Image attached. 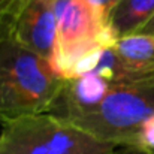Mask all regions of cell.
Returning <instances> with one entry per match:
<instances>
[{
	"mask_svg": "<svg viewBox=\"0 0 154 154\" xmlns=\"http://www.w3.org/2000/svg\"><path fill=\"white\" fill-rule=\"evenodd\" d=\"M154 114V73L111 84L102 102L58 115L93 138L117 147H136L144 121ZM52 115V114H51Z\"/></svg>",
	"mask_w": 154,
	"mask_h": 154,
	"instance_id": "1",
	"label": "cell"
},
{
	"mask_svg": "<svg viewBox=\"0 0 154 154\" xmlns=\"http://www.w3.org/2000/svg\"><path fill=\"white\" fill-rule=\"evenodd\" d=\"M64 81L52 64L20 47L0 39V120L48 114Z\"/></svg>",
	"mask_w": 154,
	"mask_h": 154,
	"instance_id": "2",
	"label": "cell"
},
{
	"mask_svg": "<svg viewBox=\"0 0 154 154\" xmlns=\"http://www.w3.org/2000/svg\"><path fill=\"white\" fill-rule=\"evenodd\" d=\"M117 148L51 114L3 121L0 132V154H112Z\"/></svg>",
	"mask_w": 154,
	"mask_h": 154,
	"instance_id": "3",
	"label": "cell"
},
{
	"mask_svg": "<svg viewBox=\"0 0 154 154\" xmlns=\"http://www.w3.org/2000/svg\"><path fill=\"white\" fill-rule=\"evenodd\" d=\"M54 8L57 39L51 64L63 79H69L81 60L114 47L118 39L106 17L88 0H54Z\"/></svg>",
	"mask_w": 154,
	"mask_h": 154,
	"instance_id": "4",
	"label": "cell"
},
{
	"mask_svg": "<svg viewBox=\"0 0 154 154\" xmlns=\"http://www.w3.org/2000/svg\"><path fill=\"white\" fill-rule=\"evenodd\" d=\"M9 39L51 63L57 39L54 0H30L17 18Z\"/></svg>",
	"mask_w": 154,
	"mask_h": 154,
	"instance_id": "5",
	"label": "cell"
},
{
	"mask_svg": "<svg viewBox=\"0 0 154 154\" xmlns=\"http://www.w3.org/2000/svg\"><path fill=\"white\" fill-rule=\"evenodd\" d=\"M154 17V0H120L106 15L117 39L139 33Z\"/></svg>",
	"mask_w": 154,
	"mask_h": 154,
	"instance_id": "6",
	"label": "cell"
},
{
	"mask_svg": "<svg viewBox=\"0 0 154 154\" xmlns=\"http://www.w3.org/2000/svg\"><path fill=\"white\" fill-rule=\"evenodd\" d=\"M114 51L129 73L139 76L154 73V36L135 33L120 38Z\"/></svg>",
	"mask_w": 154,
	"mask_h": 154,
	"instance_id": "7",
	"label": "cell"
},
{
	"mask_svg": "<svg viewBox=\"0 0 154 154\" xmlns=\"http://www.w3.org/2000/svg\"><path fill=\"white\" fill-rule=\"evenodd\" d=\"M30 0H0V39H9L12 27Z\"/></svg>",
	"mask_w": 154,
	"mask_h": 154,
	"instance_id": "8",
	"label": "cell"
},
{
	"mask_svg": "<svg viewBox=\"0 0 154 154\" xmlns=\"http://www.w3.org/2000/svg\"><path fill=\"white\" fill-rule=\"evenodd\" d=\"M136 147L154 153V114L151 117H148L141 126Z\"/></svg>",
	"mask_w": 154,
	"mask_h": 154,
	"instance_id": "9",
	"label": "cell"
},
{
	"mask_svg": "<svg viewBox=\"0 0 154 154\" xmlns=\"http://www.w3.org/2000/svg\"><path fill=\"white\" fill-rule=\"evenodd\" d=\"M88 2H90L94 8H97L103 15L106 17L108 12H109V11H111V9H112L120 0H88Z\"/></svg>",
	"mask_w": 154,
	"mask_h": 154,
	"instance_id": "10",
	"label": "cell"
},
{
	"mask_svg": "<svg viewBox=\"0 0 154 154\" xmlns=\"http://www.w3.org/2000/svg\"><path fill=\"white\" fill-rule=\"evenodd\" d=\"M112 154H154L148 150L139 148V147H133V145H124V147H118Z\"/></svg>",
	"mask_w": 154,
	"mask_h": 154,
	"instance_id": "11",
	"label": "cell"
},
{
	"mask_svg": "<svg viewBox=\"0 0 154 154\" xmlns=\"http://www.w3.org/2000/svg\"><path fill=\"white\" fill-rule=\"evenodd\" d=\"M139 33H142V35H150V36H154V17H153V20L139 32Z\"/></svg>",
	"mask_w": 154,
	"mask_h": 154,
	"instance_id": "12",
	"label": "cell"
}]
</instances>
